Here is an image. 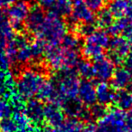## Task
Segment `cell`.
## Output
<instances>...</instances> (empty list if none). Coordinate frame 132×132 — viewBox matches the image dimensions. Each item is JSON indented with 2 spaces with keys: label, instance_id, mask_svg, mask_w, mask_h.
<instances>
[{
  "label": "cell",
  "instance_id": "5",
  "mask_svg": "<svg viewBox=\"0 0 132 132\" xmlns=\"http://www.w3.org/2000/svg\"><path fill=\"white\" fill-rule=\"evenodd\" d=\"M77 74V72H74L73 69L60 72L56 85L59 93L64 101L78 98L81 81Z\"/></svg>",
  "mask_w": 132,
  "mask_h": 132
},
{
  "label": "cell",
  "instance_id": "15",
  "mask_svg": "<svg viewBox=\"0 0 132 132\" xmlns=\"http://www.w3.org/2000/svg\"><path fill=\"white\" fill-rule=\"evenodd\" d=\"M111 86L116 90H127L132 86V75L127 68H118L115 70L111 79Z\"/></svg>",
  "mask_w": 132,
  "mask_h": 132
},
{
  "label": "cell",
  "instance_id": "35",
  "mask_svg": "<svg viewBox=\"0 0 132 132\" xmlns=\"http://www.w3.org/2000/svg\"><path fill=\"white\" fill-rule=\"evenodd\" d=\"M18 0H0V10L2 8L9 7L15 2H17Z\"/></svg>",
  "mask_w": 132,
  "mask_h": 132
},
{
  "label": "cell",
  "instance_id": "32",
  "mask_svg": "<svg viewBox=\"0 0 132 132\" xmlns=\"http://www.w3.org/2000/svg\"><path fill=\"white\" fill-rule=\"evenodd\" d=\"M78 132H96L95 122H82Z\"/></svg>",
  "mask_w": 132,
  "mask_h": 132
},
{
  "label": "cell",
  "instance_id": "4",
  "mask_svg": "<svg viewBox=\"0 0 132 132\" xmlns=\"http://www.w3.org/2000/svg\"><path fill=\"white\" fill-rule=\"evenodd\" d=\"M126 111L119 108L109 109L104 117L96 121V132H128Z\"/></svg>",
  "mask_w": 132,
  "mask_h": 132
},
{
  "label": "cell",
  "instance_id": "8",
  "mask_svg": "<svg viewBox=\"0 0 132 132\" xmlns=\"http://www.w3.org/2000/svg\"><path fill=\"white\" fill-rule=\"evenodd\" d=\"M83 0H73L72 8L71 11V19L74 23L80 24H93L95 15Z\"/></svg>",
  "mask_w": 132,
  "mask_h": 132
},
{
  "label": "cell",
  "instance_id": "13",
  "mask_svg": "<svg viewBox=\"0 0 132 132\" xmlns=\"http://www.w3.org/2000/svg\"><path fill=\"white\" fill-rule=\"evenodd\" d=\"M78 99L88 108L97 102L96 86L92 81H90V80H83L81 81Z\"/></svg>",
  "mask_w": 132,
  "mask_h": 132
},
{
  "label": "cell",
  "instance_id": "17",
  "mask_svg": "<svg viewBox=\"0 0 132 132\" xmlns=\"http://www.w3.org/2000/svg\"><path fill=\"white\" fill-rule=\"evenodd\" d=\"M44 16H45V13L44 11V8H42L41 6H35L31 8L27 18L24 22V26L27 31L35 35L44 21Z\"/></svg>",
  "mask_w": 132,
  "mask_h": 132
},
{
  "label": "cell",
  "instance_id": "37",
  "mask_svg": "<svg viewBox=\"0 0 132 132\" xmlns=\"http://www.w3.org/2000/svg\"><path fill=\"white\" fill-rule=\"evenodd\" d=\"M128 18L129 19V20H130V21H131V22H132V14H131V15H129V16H128Z\"/></svg>",
  "mask_w": 132,
  "mask_h": 132
},
{
  "label": "cell",
  "instance_id": "24",
  "mask_svg": "<svg viewBox=\"0 0 132 132\" xmlns=\"http://www.w3.org/2000/svg\"><path fill=\"white\" fill-rule=\"evenodd\" d=\"M18 129V124L11 116L0 119V132H17Z\"/></svg>",
  "mask_w": 132,
  "mask_h": 132
},
{
  "label": "cell",
  "instance_id": "20",
  "mask_svg": "<svg viewBox=\"0 0 132 132\" xmlns=\"http://www.w3.org/2000/svg\"><path fill=\"white\" fill-rule=\"evenodd\" d=\"M129 23V19L128 17H123V18H119L116 22H113L108 27L109 35L117 36V35H122L123 31Z\"/></svg>",
  "mask_w": 132,
  "mask_h": 132
},
{
  "label": "cell",
  "instance_id": "38",
  "mask_svg": "<svg viewBox=\"0 0 132 132\" xmlns=\"http://www.w3.org/2000/svg\"><path fill=\"white\" fill-rule=\"evenodd\" d=\"M130 110H131V112H132V92H131V108H130Z\"/></svg>",
  "mask_w": 132,
  "mask_h": 132
},
{
  "label": "cell",
  "instance_id": "10",
  "mask_svg": "<svg viewBox=\"0 0 132 132\" xmlns=\"http://www.w3.org/2000/svg\"><path fill=\"white\" fill-rule=\"evenodd\" d=\"M44 102L36 98H33L26 101L24 111L31 124H41L44 122Z\"/></svg>",
  "mask_w": 132,
  "mask_h": 132
},
{
  "label": "cell",
  "instance_id": "31",
  "mask_svg": "<svg viewBox=\"0 0 132 132\" xmlns=\"http://www.w3.org/2000/svg\"><path fill=\"white\" fill-rule=\"evenodd\" d=\"M123 36L128 40V44L130 46V50L132 51V22L129 20V23L128 24V26H126V28L124 29L122 33Z\"/></svg>",
  "mask_w": 132,
  "mask_h": 132
},
{
  "label": "cell",
  "instance_id": "2",
  "mask_svg": "<svg viewBox=\"0 0 132 132\" xmlns=\"http://www.w3.org/2000/svg\"><path fill=\"white\" fill-rule=\"evenodd\" d=\"M44 56L47 65L56 72L72 70L80 62L79 50L66 48L62 45L45 48Z\"/></svg>",
  "mask_w": 132,
  "mask_h": 132
},
{
  "label": "cell",
  "instance_id": "19",
  "mask_svg": "<svg viewBox=\"0 0 132 132\" xmlns=\"http://www.w3.org/2000/svg\"><path fill=\"white\" fill-rule=\"evenodd\" d=\"M77 73L81 75L84 80H90L94 78L93 66L88 60H80L77 66Z\"/></svg>",
  "mask_w": 132,
  "mask_h": 132
},
{
  "label": "cell",
  "instance_id": "25",
  "mask_svg": "<svg viewBox=\"0 0 132 132\" xmlns=\"http://www.w3.org/2000/svg\"><path fill=\"white\" fill-rule=\"evenodd\" d=\"M80 37L76 34H67L64 36L63 40L62 42V45L66 48L71 49H79L80 47Z\"/></svg>",
  "mask_w": 132,
  "mask_h": 132
},
{
  "label": "cell",
  "instance_id": "23",
  "mask_svg": "<svg viewBox=\"0 0 132 132\" xmlns=\"http://www.w3.org/2000/svg\"><path fill=\"white\" fill-rule=\"evenodd\" d=\"M109 109H110L109 107L102 104H100L98 102H96L92 106L89 107V111H90V115L92 121L96 122L99 119H101L102 117H104L107 112H108Z\"/></svg>",
  "mask_w": 132,
  "mask_h": 132
},
{
  "label": "cell",
  "instance_id": "12",
  "mask_svg": "<svg viewBox=\"0 0 132 132\" xmlns=\"http://www.w3.org/2000/svg\"><path fill=\"white\" fill-rule=\"evenodd\" d=\"M44 123L47 126L53 127V128L60 126L66 119L65 114L60 106L49 102L44 104Z\"/></svg>",
  "mask_w": 132,
  "mask_h": 132
},
{
  "label": "cell",
  "instance_id": "26",
  "mask_svg": "<svg viewBox=\"0 0 132 132\" xmlns=\"http://www.w3.org/2000/svg\"><path fill=\"white\" fill-rule=\"evenodd\" d=\"M14 32V27L10 24L6 14L0 10V35L8 34Z\"/></svg>",
  "mask_w": 132,
  "mask_h": 132
},
{
  "label": "cell",
  "instance_id": "34",
  "mask_svg": "<svg viewBox=\"0 0 132 132\" xmlns=\"http://www.w3.org/2000/svg\"><path fill=\"white\" fill-rule=\"evenodd\" d=\"M42 131L43 132H69L62 124L58 127H55V128H53V127H50L46 125V126L43 128Z\"/></svg>",
  "mask_w": 132,
  "mask_h": 132
},
{
  "label": "cell",
  "instance_id": "6",
  "mask_svg": "<svg viewBox=\"0 0 132 132\" xmlns=\"http://www.w3.org/2000/svg\"><path fill=\"white\" fill-rule=\"evenodd\" d=\"M30 5L26 0H18L6 10V16L14 28L19 29L24 24L30 12Z\"/></svg>",
  "mask_w": 132,
  "mask_h": 132
},
{
  "label": "cell",
  "instance_id": "33",
  "mask_svg": "<svg viewBox=\"0 0 132 132\" xmlns=\"http://www.w3.org/2000/svg\"><path fill=\"white\" fill-rule=\"evenodd\" d=\"M38 5L42 8L44 9H50V8H53L55 5L56 0H35Z\"/></svg>",
  "mask_w": 132,
  "mask_h": 132
},
{
  "label": "cell",
  "instance_id": "1",
  "mask_svg": "<svg viewBox=\"0 0 132 132\" xmlns=\"http://www.w3.org/2000/svg\"><path fill=\"white\" fill-rule=\"evenodd\" d=\"M66 35L67 24L53 10L45 14L44 21L35 34L36 40L40 41L45 48L60 45Z\"/></svg>",
  "mask_w": 132,
  "mask_h": 132
},
{
  "label": "cell",
  "instance_id": "9",
  "mask_svg": "<svg viewBox=\"0 0 132 132\" xmlns=\"http://www.w3.org/2000/svg\"><path fill=\"white\" fill-rule=\"evenodd\" d=\"M109 49L110 53V58L115 63H119L125 60L131 51L128 40L124 36L120 35L114 36L110 41Z\"/></svg>",
  "mask_w": 132,
  "mask_h": 132
},
{
  "label": "cell",
  "instance_id": "29",
  "mask_svg": "<svg viewBox=\"0 0 132 132\" xmlns=\"http://www.w3.org/2000/svg\"><path fill=\"white\" fill-rule=\"evenodd\" d=\"M83 1L92 11L98 12L102 9L106 4V0H83Z\"/></svg>",
  "mask_w": 132,
  "mask_h": 132
},
{
  "label": "cell",
  "instance_id": "11",
  "mask_svg": "<svg viewBox=\"0 0 132 132\" xmlns=\"http://www.w3.org/2000/svg\"><path fill=\"white\" fill-rule=\"evenodd\" d=\"M16 59L17 62L20 63H28V62H32L35 59V52H34L33 44L28 41V39L26 36L22 35V36H17L16 37Z\"/></svg>",
  "mask_w": 132,
  "mask_h": 132
},
{
  "label": "cell",
  "instance_id": "22",
  "mask_svg": "<svg viewBox=\"0 0 132 132\" xmlns=\"http://www.w3.org/2000/svg\"><path fill=\"white\" fill-rule=\"evenodd\" d=\"M72 2L73 0H56L53 11L61 16L70 15L72 8Z\"/></svg>",
  "mask_w": 132,
  "mask_h": 132
},
{
  "label": "cell",
  "instance_id": "28",
  "mask_svg": "<svg viewBox=\"0 0 132 132\" xmlns=\"http://www.w3.org/2000/svg\"><path fill=\"white\" fill-rule=\"evenodd\" d=\"M96 30L93 24H81L77 27V32L80 35L86 37L87 35H90Z\"/></svg>",
  "mask_w": 132,
  "mask_h": 132
},
{
  "label": "cell",
  "instance_id": "3",
  "mask_svg": "<svg viewBox=\"0 0 132 132\" xmlns=\"http://www.w3.org/2000/svg\"><path fill=\"white\" fill-rule=\"evenodd\" d=\"M45 76L40 71L33 68L26 69L20 72L15 82V90L22 101H29L36 97L38 90L45 81Z\"/></svg>",
  "mask_w": 132,
  "mask_h": 132
},
{
  "label": "cell",
  "instance_id": "30",
  "mask_svg": "<svg viewBox=\"0 0 132 132\" xmlns=\"http://www.w3.org/2000/svg\"><path fill=\"white\" fill-rule=\"evenodd\" d=\"M8 92V86L6 84L4 72L0 71V97H4Z\"/></svg>",
  "mask_w": 132,
  "mask_h": 132
},
{
  "label": "cell",
  "instance_id": "16",
  "mask_svg": "<svg viewBox=\"0 0 132 132\" xmlns=\"http://www.w3.org/2000/svg\"><path fill=\"white\" fill-rule=\"evenodd\" d=\"M108 9L114 18L128 17L132 14V0H112Z\"/></svg>",
  "mask_w": 132,
  "mask_h": 132
},
{
  "label": "cell",
  "instance_id": "7",
  "mask_svg": "<svg viewBox=\"0 0 132 132\" xmlns=\"http://www.w3.org/2000/svg\"><path fill=\"white\" fill-rule=\"evenodd\" d=\"M93 66L94 78L100 81H108L112 78L115 72V62L110 57L101 56L94 60Z\"/></svg>",
  "mask_w": 132,
  "mask_h": 132
},
{
  "label": "cell",
  "instance_id": "18",
  "mask_svg": "<svg viewBox=\"0 0 132 132\" xmlns=\"http://www.w3.org/2000/svg\"><path fill=\"white\" fill-rule=\"evenodd\" d=\"M114 103L116 105V108H119V110H122L124 111L130 110L131 108V93H129L127 90H116Z\"/></svg>",
  "mask_w": 132,
  "mask_h": 132
},
{
  "label": "cell",
  "instance_id": "21",
  "mask_svg": "<svg viewBox=\"0 0 132 132\" xmlns=\"http://www.w3.org/2000/svg\"><path fill=\"white\" fill-rule=\"evenodd\" d=\"M113 18H114L113 15H111L110 10L102 8L98 13L97 17H96V22H97V24L100 27L108 28L114 22Z\"/></svg>",
  "mask_w": 132,
  "mask_h": 132
},
{
  "label": "cell",
  "instance_id": "14",
  "mask_svg": "<svg viewBox=\"0 0 132 132\" xmlns=\"http://www.w3.org/2000/svg\"><path fill=\"white\" fill-rule=\"evenodd\" d=\"M116 90L107 81H100L96 85V96L97 102L109 107L114 103Z\"/></svg>",
  "mask_w": 132,
  "mask_h": 132
},
{
  "label": "cell",
  "instance_id": "36",
  "mask_svg": "<svg viewBox=\"0 0 132 132\" xmlns=\"http://www.w3.org/2000/svg\"><path fill=\"white\" fill-rule=\"evenodd\" d=\"M125 60H126V61H125L126 68L129 71V72L131 73V75H132V53H131V54H128Z\"/></svg>",
  "mask_w": 132,
  "mask_h": 132
},
{
  "label": "cell",
  "instance_id": "27",
  "mask_svg": "<svg viewBox=\"0 0 132 132\" xmlns=\"http://www.w3.org/2000/svg\"><path fill=\"white\" fill-rule=\"evenodd\" d=\"M13 113L11 104L4 97H0V119L10 117Z\"/></svg>",
  "mask_w": 132,
  "mask_h": 132
}]
</instances>
